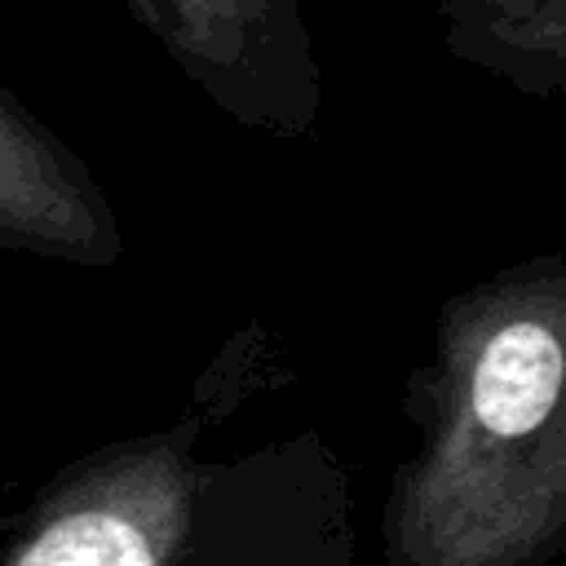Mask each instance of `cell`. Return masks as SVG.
Here are the masks:
<instances>
[{
    "label": "cell",
    "instance_id": "2",
    "mask_svg": "<svg viewBox=\"0 0 566 566\" xmlns=\"http://www.w3.org/2000/svg\"><path fill=\"white\" fill-rule=\"evenodd\" d=\"M447 44L535 84H566V0H442Z\"/></svg>",
    "mask_w": 566,
    "mask_h": 566
},
{
    "label": "cell",
    "instance_id": "4",
    "mask_svg": "<svg viewBox=\"0 0 566 566\" xmlns=\"http://www.w3.org/2000/svg\"><path fill=\"white\" fill-rule=\"evenodd\" d=\"M18 566H155L146 539L111 513H71L53 522Z\"/></svg>",
    "mask_w": 566,
    "mask_h": 566
},
{
    "label": "cell",
    "instance_id": "3",
    "mask_svg": "<svg viewBox=\"0 0 566 566\" xmlns=\"http://www.w3.org/2000/svg\"><path fill=\"white\" fill-rule=\"evenodd\" d=\"M562 345L544 323H509L500 327L482 363L473 371V411L491 433H526L535 429L562 389Z\"/></svg>",
    "mask_w": 566,
    "mask_h": 566
},
{
    "label": "cell",
    "instance_id": "1",
    "mask_svg": "<svg viewBox=\"0 0 566 566\" xmlns=\"http://www.w3.org/2000/svg\"><path fill=\"white\" fill-rule=\"evenodd\" d=\"M190 75L243 111H305L314 62L296 0H124Z\"/></svg>",
    "mask_w": 566,
    "mask_h": 566
}]
</instances>
